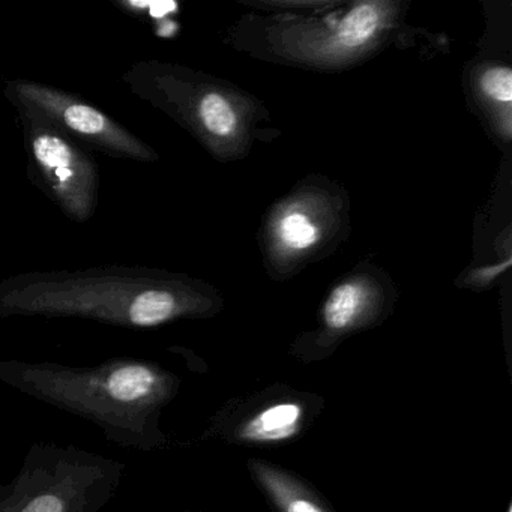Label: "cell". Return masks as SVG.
I'll use <instances>...</instances> for the list:
<instances>
[{
    "label": "cell",
    "instance_id": "8fae6325",
    "mask_svg": "<svg viewBox=\"0 0 512 512\" xmlns=\"http://www.w3.org/2000/svg\"><path fill=\"white\" fill-rule=\"evenodd\" d=\"M68 127L85 134H98L106 128V118L88 106H70L64 113Z\"/></svg>",
    "mask_w": 512,
    "mask_h": 512
},
{
    "label": "cell",
    "instance_id": "52a82bcc",
    "mask_svg": "<svg viewBox=\"0 0 512 512\" xmlns=\"http://www.w3.org/2000/svg\"><path fill=\"white\" fill-rule=\"evenodd\" d=\"M379 26V11L371 4H362L341 23L337 40L347 49H355L367 43Z\"/></svg>",
    "mask_w": 512,
    "mask_h": 512
},
{
    "label": "cell",
    "instance_id": "6da1fadb",
    "mask_svg": "<svg viewBox=\"0 0 512 512\" xmlns=\"http://www.w3.org/2000/svg\"><path fill=\"white\" fill-rule=\"evenodd\" d=\"M0 383L88 419L109 442L154 451L166 443L160 416L179 379L160 365L125 359L98 367L0 361Z\"/></svg>",
    "mask_w": 512,
    "mask_h": 512
},
{
    "label": "cell",
    "instance_id": "ba28073f",
    "mask_svg": "<svg viewBox=\"0 0 512 512\" xmlns=\"http://www.w3.org/2000/svg\"><path fill=\"white\" fill-rule=\"evenodd\" d=\"M34 151L37 160L47 170H52L59 181L67 182L73 176V170H71L73 154L67 143L62 142L58 137L49 136V134L38 137L34 143Z\"/></svg>",
    "mask_w": 512,
    "mask_h": 512
},
{
    "label": "cell",
    "instance_id": "7c38bea8",
    "mask_svg": "<svg viewBox=\"0 0 512 512\" xmlns=\"http://www.w3.org/2000/svg\"><path fill=\"white\" fill-rule=\"evenodd\" d=\"M481 89L487 97L500 103H511L512 71L509 68H491L482 76Z\"/></svg>",
    "mask_w": 512,
    "mask_h": 512
},
{
    "label": "cell",
    "instance_id": "4fadbf2b",
    "mask_svg": "<svg viewBox=\"0 0 512 512\" xmlns=\"http://www.w3.org/2000/svg\"><path fill=\"white\" fill-rule=\"evenodd\" d=\"M509 260L505 263L503 266H496V268H488L485 269V271H482L481 274H479V277L482 278V280H491V278L497 277V274L499 272H502L503 269L508 268Z\"/></svg>",
    "mask_w": 512,
    "mask_h": 512
},
{
    "label": "cell",
    "instance_id": "277c9868",
    "mask_svg": "<svg viewBox=\"0 0 512 512\" xmlns=\"http://www.w3.org/2000/svg\"><path fill=\"white\" fill-rule=\"evenodd\" d=\"M251 472L281 512H329L298 479L265 461L251 460Z\"/></svg>",
    "mask_w": 512,
    "mask_h": 512
},
{
    "label": "cell",
    "instance_id": "3957f363",
    "mask_svg": "<svg viewBox=\"0 0 512 512\" xmlns=\"http://www.w3.org/2000/svg\"><path fill=\"white\" fill-rule=\"evenodd\" d=\"M307 422V406L304 401L284 398L259 407L242 416L233 428L238 442L280 443L301 433Z\"/></svg>",
    "mask_w": 512,
    "mask_h": 512
},
{
    "label": "cell",
    "instance_id": "8992f818",
    "mask_svg": "<svg viewBox=\"0 0 512 512\" xmlns=\"http://www.w3.org/2000/svg\"><path fill=\"white\" fill-rule=\"evenodd\" d=\"M178 313V304L172 293L164 290H146L130 305V323L136 326H154L167 322Z\"/></svg>",
    "mask_w": 512,
    "mask_h": 512
},
{
    "label": "cell",
    "instance_id": "9c48e42d",
    "mask_svg": "<svg viewBox=\"0 0 512 512\" xmlns=\"http://www.w3.org/2000/svg\"><path fill=\"white\" fill-rule=\"evenodd\" d=\"M200 118L206 130L215 136H230L236 127V115L229 101L221 95L211 94L200 104Z\"/></svg>",
    "mask_w": 512,
    "mask_h": 512
},
{
    "label": "cell",
    "instance_id": "30bf717a",
    "mask_svg": "<svg viewBox=\"0 0 512 512\" xmlns=\"http://www.w3.org/2000/svg\"><path fill=\"white\" fill-rule=\"evenodd\" d=\"M280 236L287 247L305 250L316 242L317 230L305 215L292 212L281 220Z\"/></svg>",
    "mask_w": 512,
    "mask_h": 512
},
{
    "label": "cell",
    "instance_id": "7a4b0ae2",
    "mask_svg": "<svg viewBox=\"0 0 512 512\" xmlns=\"http://www.w3.org/2000/svg\"><path fill=\"white\" fill-rule=\"evenodd\" d=\"M125 464L73 446L35 445L19 473L0 482V512H100Z\"/></svg>",
    "mask_w": 512,
    "mask_h": 512
},
{
    "label": "cell",
    "instance_id": "5b68a950",
    "mask_svg": "<svg viewBox=\"0 0 512 512\" xmlns=\"http://www.w3.org/2000/svg\"><path fill=\"white\" fill-rule=\"evenodd\" d=\"M364 304V292L358 284L337 287L329 296L323 310L326 326L332 331H344L353 326Z\"/></svg>",
    "mask_w": 512,
    "mask_h": 512
}]
</instances>
